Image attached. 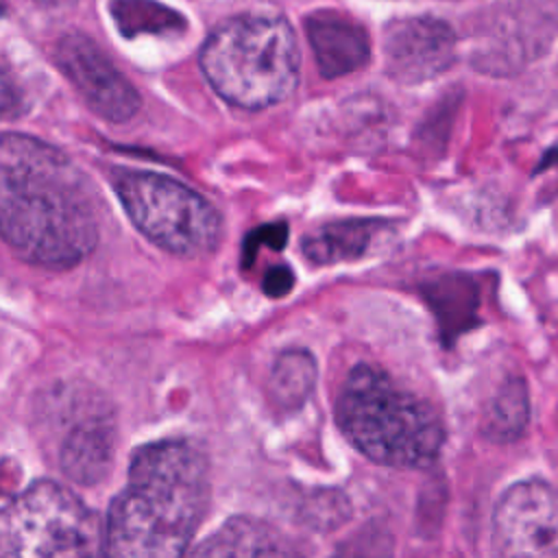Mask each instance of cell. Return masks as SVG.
Returning a JSON list of instances; mask_svg holds the SVG:
<instances>
[{
    "instance_id": "cell-7",
    "label": "cell",
    "mask_w": 558,
    "mask_h": 558,
    "mask_svg": "<svg viewBox=\"0 0 558 558\" xmlns=\"http://www.w3.org/2000/svg\"><path fill=\"white\" fill-rule=\"evenodd\" d=\"M495 558H558V490L541 480L512 484L493 512Z\"/></svg>"
},
{
    "instance_id": "cell-8",
    "label": "cell",
    "mask_w": 558,
    "mask_h": 558,
    "mask_svg": "<svg viewBox=\"0 0 558 558\" xmlns=\"http://www.w3.org/2000/svg\"><path fill=\"white\" fill-rule=\"evenodd\" d=\"M54 63L85 105L107 122L131 120L140 105L135 85L113 65L98 44L83 33H65L54 44Z\"/></svg>"
},
{
    "instance_id": "cell-4",
    "label": "cell",
    "mask_w": 558,
    "mask_h": 558,
    "mask_svg": "<svg viewBox=\"0 0 558 558\" xmlns=\"http://www.w3.org/2000/svg\"><path fill=\"white\" fill-rule=\"evenodd\" d=\"M198 63L220 98L257 111L294 92L301 68L299 39L277 13H240L207 35Z\"/></svg>"
},
{
    "instance_id": "cell-11",
    "label": "cell",
    "mask_w": 558,
    "mask_h": 558,
    "mask_svg": "<svg viewBox=\"0 0 558 558\" xmlns=\"http://www.w3.org/2000/svg\"><path fill=\"white\" fill-rule=\"evenodd\" d=\"M190 558H305V554L275 525L235 517L207 536Z\"/></svg>"
},
{
    "instance_id": "cell-16",
    "label": "cell",
    "mask_w": 558,
    "mask_h": 558,
    "mask_svg": "<svg viewBox=\"0 0 558 558\" xmlns=\"http://www.w3.org/2000/svg\"><path fill=\"white\" fill-rule=\"evenodd\" d=\"M316 384V362L310 351L288 349L279 353L270 373L272 399L288 410L305 403Z\"/></svg>"
},
{
    "instance_id": "cell-5",
    "label": "cell",
    "mask_w": 558,
    "mask_h": 558,
    "mask_svg": "<svg viewBox=\"0 0 558 558\" xmlns=\"http://www.w3.org/2000/svg\"><path fill=\"white\" fill-rule=\"evenodd\" d=\"M0 558H102V527L72 490L39 480L0 508Z\"/></svg>"
},
{
    "instance_id": "cell-20",
    "label": "cell",
    "mask_w": 558,
    "mask_h": 558,
    "mask_svg": "<svg viewBox=\"0 0 558 558\" xmlns=\"http://www.w3.org/2000/svg\"><path fill=\"white\" fill-rule=\"evenodd\" d=\"M292 283H294L292 270L288 266H277L270 272H266V277H264V292L268 296H283V294L290 292Z\"/></svg>"
},
{
    "instance_id": "cell-21",
    "label": "cell",
    "mask_w": 558,
    "mask_h": 558,
    "mask_svg": "<svg viewBox=\"0 0 558 558\" xmlns=\"http://www.w3.org/2000/svg\"><path fill=\"white\" fill-rule=\"evenodd\" d=\"M35 2H39L44 7H65V4H72L76 0H35Z\"/></svg>"
},
{
    "instance_id": "cell-9",
    "label": "cell",
    "mask_w": 558,
    "mask_h": 558,
    "mask_svg": "<svg viewBox=\"0 0 558 558\" xmlns=\"http://www.w3.org/2000/svg\"><path fill=\"white\" fill-rule=\"evenodd\" d=\"M381 50L386 72L399 83L416 85L449 70L456 35L447 22L432 15L401 17L384 28Z\"/></svg>"
},
{
    "instance_id": "cell-18",
    "label": "cell",
    "mask_w": 558,
    "mask_h": 558,
    "mask_svg": "<svg viewBox=\"0 0 558 558\" xmlns=\"http://www.w3.org/2000/svg\"><path fill=\"white\" fill-rule=\"evenodd\" d=\"M395 543L381 523H368L353 532L333 554V558H392Z\"/></svg>"
},
{
    "instance_id": "cell-12",
    "label": "cell",
    "mask_w": 558,
    "mask_h": 558,
    "mask_svg": "<svg viewBox=\"0 0 558 558\" xmlns=\"http://www.w3.org/2000/svg\"><path fill=\"white\" fill-rule=\"evenodd\" d=\"M113 456V429L102 421L96 418L92 423L76 425L61 445V469L68 477L78 484H94L98 482Z\"/></svg>"
},
{
    "instance_id": "cell-15",
    "label": "cell",
    "mask_w": 558,
    "mask_h": 558,
    "mask_svg": "<svg viewBox=\"0 0 558 558\" xmlns=\"http://www.w3.org/2000/svg\"><path fill=\"white\" fill-rule=\"evenodd\" d=\"M530 418V399L523 379L510 377L501 384L497 395L493 397L482 429L490 440H514L521 436Z\"/></svg>"
},
{
    "instance_id": "cell-19",
    "label": "cell",
    "mask_w": 558,
    "mask_h": 558,
    "mask_svg": "<svg viewBox=\"0 0 558 558\" xmlns=\"http://www.w3.org/2000/svg\"><path fill=\"white\" fill-rule=\"evenodd\" d=\"M20 109V89L9 68L0 61V120L15 116Z\"/></svg>"
},
{
    "instance_id": "cell-1",
    "label": "cell",
    "mask_w": 558,
    "mask_h": 558,
    "mask_svg": "<svg viewBox=\"0 0 558 558\" xmlns=\"http://www.w3.org/2000/svg\"><path fill=\"white\" fill-rule=\"evenodd\" d=\"M0 240L24 262L65 270L98 244V222L85 181L52 144L0 135Z\"/></svg>"
},
{
    "instance_id": "cell-13",
    "label": "cell",
    "mask_w": 558,
    "mask_h": 558,
    "mask_svg": "<svg viewBox=\"0 0 558 558\" xmlns=\"http://www.w3.org/2000/svg\"><path fill=\"white\" fill-rule=\"evenodd\" d=\"M423 294L434 310L442 340L451 344L460 333L477 323L480 292L466 275H442L423 286Z\"/></svg>"
},
{
    "instance_id": "cell-10",
    "label": "cell",
    "mask_w": 558,
    "mask_h": 558,
    "mask_svg": "<svg viewBox=\"0 0 558 558\" xmlns=\"http://www.w3.org/2000/svg\"><path fill=\"white\" fill-rule=\"evenodd\" d=\"M305 33L318 72L325 78L347 76L371 59V39L362 24L333 9H318L305 17Z\"/></svg>"
},
{
    "instance_id": "cell-6",
    "label": "cell",
    "mask_w": 558,
    "mask_h": 558,
    "mask_svg": "<svg viewBox=\"0 0 558 558\" xmlns=\"http://www.w3.org/2000/svg\"><path fill=\"white\" fill-rule=\"evenodd\" d=\"M113 190L135 229L179 257H201L218 248L222 218L190 185L150 170H118Z\"/></svg>"
},
{
    "instance_id": "cell-17",
    "label": "cell",
    "mask_w": 558,
    "mask_h": 558,
    "mask_svg": "<svg viewBox=\"0 0 558 558\" xmlns=\"http://www.w3.org/2000/svg\"><path fill=\"white\" fill-rule=\"evenodd\" d=\"M111 13L118 28L126 35L133 33H159L181 28L185 22L179 13L150 0H113Z\"/></svg>"
},
{
    "instance_id": "cell-14",
    "label": "cell",
    "mask_w": 558,
    "mask_h": 558,
    "mask_svg": "<svg viewBox=\"0 0 558 558\" xmlns=\"http://www.w3.org/2000/svg\"><path fill=\"white\" fill-rule=\"evenodd\" d=\"M379 227L381 222L368 218L327 222L303 238V255L318 266L357 259L368 251Z\"/></svg>"
},
{
    "instance_id": "cell-2",
    "label": "cell",
    "mask_w": 558,
    "mask_h": 558,
    "mask_svg": "<svg viewBox=\"0 0 558 558\" xmlns=\"http://www.w3.org/2000/svg\"><path fill=\"white\" fill-rule=\"evenodd\" d=\"M207 460L187 440L140 447L102 527V558H183L205 514Z\"/></svg>"
},
{
    "instance_id": "cell-3",
    "label": "cell",
    "mask_w": 558,
    "mask_h": 558,
    "mask_svg": "<svg viewBox=\"0 0 558 558\" xmlns=\"http://www.w3.org/2000/svg\"><path fill=\"white\" fill-rule=\"evenodd\" d=\"M336 416L347 440L384 466H429L445 442L438 412L371 364L347 375Z\"/></svg>"
}]
</instances>
